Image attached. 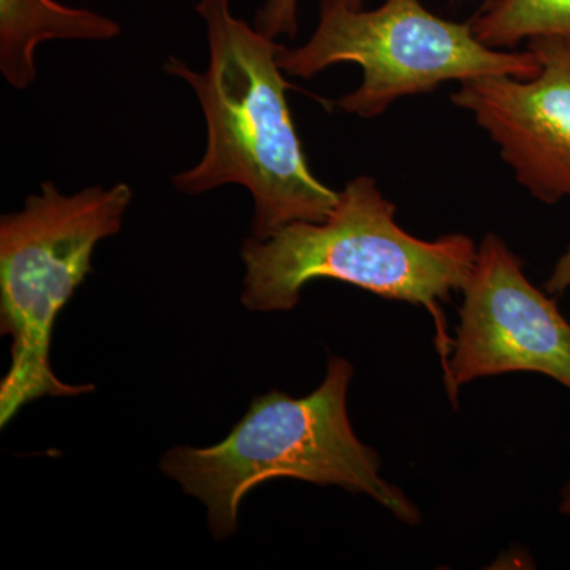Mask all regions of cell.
<instances>
[{"mask_svg":"<svg viewBox=\"0 0 570 570\" xmlns=\"http://www.w3.org/2000/svg\"><path fill=\"white\" fill-rule=\"evenodd\" d=\"M195 9L205 21L208 67L195 71L170 56L164 69L194 89L205 115L206 149L200 163L171 183L186 195L245 187L254 200L255 239L288 224L325 220L340 193L307 164L277 61L283 45L236 18L228 0H198Z\"/></svg>","mask_w":570,"mask_h":570,"instance_id":"1","label":"cell"},{"mask_svg":"<svg viewBox=\"0 0 570 570\" xmlns=\"http://www.w3.org/2000/svg\"><path fill=\"white\" fill-rule=\"evenodd\" d=\"M395 214L376 179L362 175L344 186L325 220L288 224L265 239L250 236L242 247L243 305L253 313H279L298 306L313 281L355 285L426 307L436 325L442 367L448 366L453 340L441 305L463 291L478 246L460 234L425 242L397 225Z\"/></svg>","mask_w":570,"mask_h":570,"instance_id":"2","label":"cell"},{"mask_svg":"<svg viewBox=\"0 0 570 570\" xmlns=\"http://www.w3.org/2000/svg\"><path fill=\"white\" fill-rule=\"evenodd\" d=\"M354 366L330 358L317 390L292 397L272 390L254 397L245 417L228 436L205 449L175 448L160 471L184 493L204 502L213 538H230L238 528L243 498L275 479L335 485L373 498L407 524L420 523V510L381 475V459L356 436L347 412Z\"/></svg>","mask_w":570,"mask_h":570,"instance_id":"3","label":"cell"},{"mask_svg":"<svg viewBox=\"0 0 570 570\" xmlns=\"http://www.w3.org/2000/svg\"><path fill=\"white\" fill-rule=\"evenodd\" d=\"M132 198L126 183L67 195L45 181L21 212L0 219V333L11 337V362L0 382V426L40 397L80 396L96 389L56 376L52 330L94 273L97 245L121 232Z\"/></svg>","mask_w":570,"mask_h":570,"instance_id":"4","label":"cell"},{"mask_svg":"<svg viewBox=\"0 0 570 570\" xmlns=\"http://www.w3.org/2000/svg\"><path fill=\"white\" fill-rule=\"evenodd\" d=\"M277 61L285 75L303 80L336 63L360 66L362 85L341 97L337 107L362 119L379 118L396 100L433 92L444 82L485 75L530 80L542 70L534 51L487 47L471 22L439 18L422 0H384L374 10L321 9L309 40L283 47Z\"/></svg>","mask_w":570,"mask_h":570,"instance_id":"5","label":"cell"},{"mask_svg":"<svg viewBox=\"0 0 570 570\" xmlns=\"http://www.w3.org/2000/svg\"><path fill=\"white\" fill-rule=\"evenodd\" d=\"M460 326L444 367L445 387L498 374H543L570 390V324L557 303L524 276L523 262L497 234L478 247L463 287Z\"/></svg>","mask_w":570,"mask_h":570,"instance_id":"6","label":"cell"},{"mask_svg":"<svg viewBox=\"0 0 570 570\" xmlns=\"http://www.w3.org/2000/svg\"><path fill=\"white\" fill-rule=\"evenodd\" d=\"M530 50L542 61L538 77L471 78L450 100L497 142L517 181L554 205L570 198V47L531 41Z\"/></svg>","mask_w":570,"mask_h":570,"instance_id":"7","label":"cell"},{"mask_svg":"<svg viewBox=\"0 0 570 570\" xmlns=\"http://www.w3.org/2000/svg\"><path fill=\"white\" fill-rule=\"evenodd\" d=\"M121 33L111 18L56 0H0V71L28 89L37 78L36 50L51 40L107 41Z\"/></svg>","mask_w":570,"mask_h":570,"instance_id":"8","label":"cell"},{"mask_svg":"<svg viewBox=\"0 0 570 570\" xmlns=\"http://www.w3.org/2000/svg\"><path fill=\"white\" fill-rule=\"evenodd\" d=\"M469 22L474 36L494 50L523 40L570 47V0H485Z\"/></svg>","mask_w":570,"mask_h":570,"instance_id":"9","label":"cell"},{"mask_svg":"<svg viewBox=\"0 0 570 570\" xmlns=\"http://www.w3.org/2000/svg\"><path fill=\"white\" fill-rule=\"evenodd\" d=\"M254 28L269 39L295 37L298 31V0H266L255 17Z\"/></svg>","mask_w":570,"mask_h":570,"instance_id":"10","label":"cell"},{"mask_svg":"<svg viewBox=\"0 0 570 570\" xmlns=\"http://www.w3.org/2000/svg\"><path fill=\"white\" fill-rule=\"evenodd\" d=\"M546 288L550 295H562L570 291V246L554 265L553 272L547 279Z\"/></svg>","mask_w":570,"mask_h":570,"instance_id":"11","label":"cell"},{"mask_svg":"<svg viewBox=\"0 0 570 570\" xmlns=\"http://www.w3.org/2000/svg\"><path fill=\"white\" fill-rule=\"evenodd\" d=\"M365 0H321V9H333V7H341L347 10H362Z\"/></svg>","mask_w":570,"mask_h":570,"instance_id":"12","label":"cell"},{"mask_svg":"<svg viewBox=\"0 0 570 570\" xmlns=\"http://www.w3.org/2000/svg\"><path fill=\"white\" fill-rule=\"evenodd\" d=\"M561 512L570 517V482L564 487L561 494Z\"/></svg>","mask_w":570,"mask_h":570,"instance_id":"13","label":"cell"}]
</instances>
